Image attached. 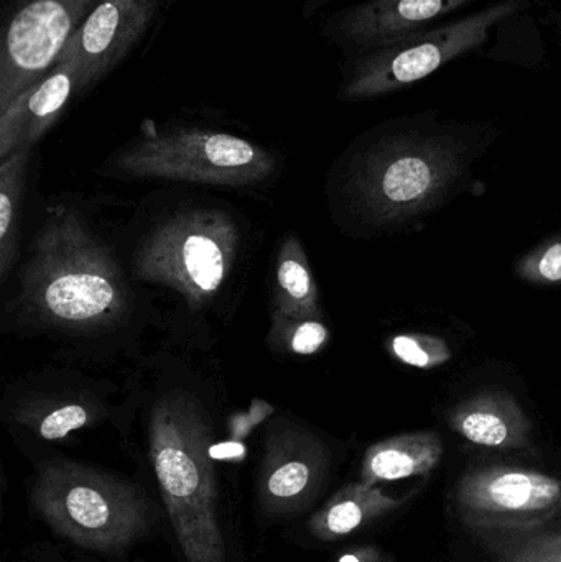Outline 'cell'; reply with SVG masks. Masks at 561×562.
Masks as SVG:
<instances>
[{
  "label": "cell",
  "instance_id": "6da1fadb",
  "mask_svg": "<svg viewBox=\"0 0 561 562\" xmlns=\"http://www.w3.org/2000/svg\"><path fill=\"white\" fill-rule=\"evenodd\" d=\"M124 272L81 214L58 204L46 210L10 310L26 326L99 333L131 313Z\"/></svg>",
  "mask_w": 561,
  "mask_h": 562
},
{
  "label": "cell",
  "instance_id": "7a4b0ae2",
  "mask_svg": "<svg viewBox=\"0 0 561 562\" xmlns=\"http://www.w3.org/2000/svg\"><path fill=\"white\" fill-rule=\"evenodd\" d=\"M147 438L161 501L184 561L229 562L206 412L190 393H165L152 406Z\"/></svg>",
  "mask_w": 561,
  "mask_h": 562
},
{
  "label": "cell",
  "instance_id": "3957f363",
  "mask_svg": "<svg viewBox=\"0 0 561 562\" xmlns=\"http://www.w3.org/2000/svg\"><path fill=\"white\" fill-rule=\"evenodd\" d=\"M30 497L56 537L89 553H125L154 521L150 501L137 485L71 459L42 462Z\"/></svg>",
  "mask_w": 561,
  "mask_h": 562
},
{
  "label": "cell",
  "instance_id": "277c9868",
  "mask_svg": "<svg viewBox=\"0 0 561 562\" xmlns=\"http://www.w3.org/2000/svg\"><path fill=\"white\" fill-rule=\"evenodd\" d=\"M463 167V144L448 135H388L356 161L352 194L375 223H402L434 210Z\"/></svg>",
  "mask_w": 561,
  "mask_h": 562
},
{
  "label": "cell",
  "instance_id": "5b68a950",
  "mask_svg": "<svg viewBox=\"0 0 561 562\" xmlns=\"http://www.w3.org/2000/svg\"><path fill=\"white\" fill-rule=\"evenodd\" d=\"M112 173L135 180L184 181L213 187H250L269 178L276 158L254 142L201 127L142 132L108 164Z\"/></svg>",
  "mask_w": 561,
  "mask_h": 562
},
{
  "label": "cell",
  "instance_id": "8992f818",
  "mask_svg": "<svg viewBox=\"0 0 561 562\" xmlns=\"http://www.w3.org/2000/svg\"><path fill=\"white\" fill-rule=\"evenodd\" d=\"M524 3L526 0H501L463 19L349 56L343 66L338 98L345 102L369 101L428 78L453 59L484 45L491 30L519 12Z\"/></svg>",
  "mask_w": 561,
  "mask_h": 562
},
{
  "label": "cell",
  "instance_id": "52a82bcc",
  "mask_svg": "<svg viewBox=\"0 0 561 562\" xmlns=\"http://www.w3.org/2000/svg\"><path fill=\"white\" fill-rule=\"evenodd\" d=\"M239 243V227L224 211H183L145 237L135 273L147 283L177 291L190 310H203L229 276Z\"/></svg>",
  "mask_w": 561,
  "mask_h": 562
},
{
  "label": "cell",
  "instance_id": "ba28073f",
  "mask_svg": "<svg viewBox=\"0 0 561 562\" xmlns=\"http://www.w3.org/2000/svg\"><path fill=\"white\" fill-rule=\"evenodd\" d=\"M101 0H0V112L43 78Z\"/></svg>",
  "mask_w": 561,
  "mask_h": 562
},
{
  "label": "cell",
  "instance_id": "9c48e42d",
  "mask_svg": "<svg viewBox=\"0 0 561 562\" xmlns=\"http://www.w3.org/2000/svg\"><path fill=\"white\" fill-rule=\"evenodd\" d=\"M453 502L478 535L532 530L561 517V481L536 469L480 465L461 475Z\"/></svg>",
  "mask_w": 561,
  "mask_h": 562
},
{
  "label": "cell",
  "instance_id": "30bf717a",
  "mask_svg": "<svg viewBox=\"0 0 561 562\" xmlns=\"http://www.w3.org/2000/svg\"><path fill=\"white\" fill-rule=\"evenodd\" d=\"M329 449L312 429L290 419L267 428L257 472V502L272 518H293L318 497L329 471Z\"/></svg>",
  "mask_w": 561,
  "mask_h": 562
},
{
  "label": "cell",
  "instance_id": "8fae6325",
  "mask_svg": "<svg viewBox=\"0 0 561 562\" xmlns=\"http://www.w3.org/2000/svg\"><path fill=\"white\" fill-rule=\"evenodd\" d=\"M474 0H366L329 15L322 36L348 53L369 52L438 25Z\"/></svg>",
  "mask_w": 561,
  "mask_h": 562
},
{
  "label": "cell",
  "instance_id": "7c38bea8",
  "mask_svg": "<svg viewBox=\"0 0 561 562\" xmlns=\"http://www.w3.org/2000/svg\"><path fill=\"white\" fill-rule=\"evenodd\" d=\"M165 0H101L71 36L79 55L81 98L114 72L160 15Z\"/></svg>",
  "mask_w": 561,
  "mask_h": 562
},
{
  "label": "cell",
  "instance_id": "4fadbf2b",
  "mask_svg": "<svg viewBox=\"0 0 561 562\" xmlns=\"http://www.w3.org/2000/svg\"><path fill=\"white\" fill-rule=\"evenodd\" d=\"M79 98V55L75 43L68 40L49 71L0 112V160H5L16 148H33Z\"/></svg>",
  "mask_w": 561,
  "mask_h": 562
},
{
  "label": "cell",
  "instance_id": "5bb4252c",
  "mask_svg": "<svg viewBox=\"0 0 561 562\" xmlns=\"http://www.w3.org/2000/svg\"><path fill=\"white\" fill-rule=\"evenodd\" d=\"M455 432L483 448L524 449L532 445L534 425L517 400L504 390H484L448 416Z\"/></svg>",
  "mask_w": 561,
  "mask_h": 562
},
{
  "label": "cell",
  "instance_id": "9a60e30c",
  "mask_svg": "<svg viewBox=\"0 0 561 562\" xmlns=\"http://www.w3.org/2000/svg\"><path fill=\"white\" fill-rule=\"evenodd\" d=\"M407 501L408 497L399 498L385 494L379 485H368L364 482L349 484L339 488L313 514L308 530L315 540H345L379 518L394 514Z\"/></svg>",
  "mask_w": 561,
  "mask_h": 562
},
{
  "label": "cell",
  "instance_id": "2e32d148",
  "mask_svg": "<svg viewBox=\"0 0 561 562\" xmlns=\"http://www.w3.org/2000/svg\"><path fill=\"white\" fill-rule=\"evenodd\" d=\"M444 452V439L434 431L392 436L366 451L361 482L381 485L430 474L440 464Z\"/></svg>",
  "mask_w": 561,
  "mask_h": 562
},
{
  "label": "cell",
  "instance_id": "e0dca14e",
  "mask_svg": "<svg viewBox=\"0 0 561 562\" xmlns=\"http://www.w3.org/2000/svg\"><path fill=\"white\" fill-rule=\"evenodd\" d=\"M322 319L318 286L299 237L289 234L277 259L272 323Z\"/></svg>",
  "mask_w": 561,
  "mask_h": 562
},
{
  "label": "cell",
  "instance_id": "ac0fdd59",
  "mask_svg": "<svg viewBox=\"0 0 561 562\" xmlns=\"http://www.w3.org/2000/svg\"><path fill=\"white\" fill-rule=\"evenodd\" d=\"M32 147L16 148L0 160V281L12 270L19 246L20 210Z\"/></svg>",
  "mask_w": 561,
  "mask_h": 562
},
{
  "label": "cell",
  "instance_id": "d6986e66",
  "mask_svg": "<svg viewBox=\"0 0 561 562\" xmlns=\"http://www.w3.org/2000/svg\"><path fill=\"white\" fill-rule=\"evenodd\" d=\"M493 562H561V517L542 527L480 533Z\"/></svg>",
  "mask_w": 561,
  "mask_h": 562
},
{
  "label": "cell",
  "instance_id": "ffe728a7",
  "mask_svg": "<svg viewBox=\"0 0 561 562\" xmlns=\"http://www.w3.org/2000/svg\"><path fill=\"white\" fill-rule=\"evenodd\" d=\"M102 413L85 402L32 403L15 413V422L43 441H61L72 431L88 428Z\"/></svg>",
  "mask_w": 561,
  "mask_h": 562
},
{
  "label": "cell",
  "instance_id": "44dd1931",
  "mask_svg": "<svg viewBox=\"0 0 561 562\" xmlns=\"http://www.w3.org/2000/svg\"><path fill=\"white\" fill-rule=\"evenodd\" d=\"M389 350L399 362L415 369H435L451 359L447 340L430 334H399L391 340Z\"/></svg>",
  "mask_w": 561,
  "mask_h": 562
},
{
  "label": "cell",
  "instance_id": "7402d4cb",
  "mask_svg": "<svg viewBox=\"0 0 561 562\" xmlns=\"http://www.w3.org/2000/svg\"><path fill=\"white\" fill-rule=\"evenodd\" d=\"M329 329L322 319L272 323L270 342L296 356H313L328 344Z\"/></svg>",
  "mask_w": 561,
  "mask_h": 562
},
{
  "label": "cell",
  "instance_id": "603a6c76",
  "mask_svg": "<svg viewBox=\"0 0 561 562\" xmlns=\"http://www.w3.org/2000/svg\"><path fill=\"white\" fill-rule=\"evenodd\" d=\"M516 276L527 283L543 286L561 284V236L547 240L517 260Z\"/></svg>",
  "mask_w": 561,
  "mask_h": 562
},
{
  "label": "cell",
  "instance_id": "cb8c5ba5",
  "mask_svg": "<svg viewBox=\"0 0 561 562\" xmlns=\"http://www.w3.org/2000/svg\"><path fill=\"white\" fill-rule=\"evenodd\" d=\"M339 562H394L389 553L381 548L359 547L348 551Z\"/></svg>",
  "mask_w": 561,
  "mask_h": 562
},
{
  "label": "cell",
  "instance_id": "d4e9b609",
  "mask_svg": "<svg viewBox=\"0 0 561 562\" xmlns=\"http://www.w3.org/2000/svg\"><path fill=\"white\" fill-rule=\"evenodd\" d=\"M335 2V0H303L302 3V16L303 19H312L315 16L323 7L328 5V3Z\"/></svg>",
  "mask_w": 561,
  "mask_h": 562
}]
</instances>
